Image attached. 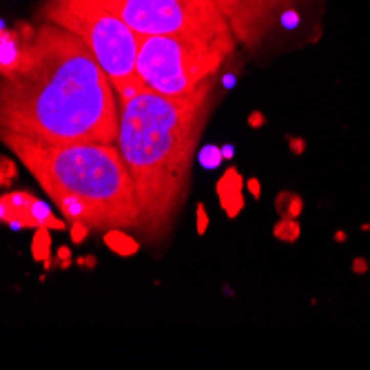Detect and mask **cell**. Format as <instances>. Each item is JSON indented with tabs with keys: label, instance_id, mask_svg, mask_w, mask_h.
I'll return each instance as SVG.
<instances>
[{
	"label": "cell",
	"instance_id": "6",
	"mask_svg": "<svg viewBox=\"0 0 370 370\" xmlns=\"http://www.w3.org/2000/svg\"><path fill=\"white\" fill-rule=\"evenodd\" d=\"M138 36L233 31L215 0H104Z\"/></svg>",
	"mask_w": 370,
	"mask_h": 370
},
{
	"label": "cell",
	"instance_id": "1",
	"mask_svg": "<svg viewBox=\"0 0 370 370\" xmlns=\"http://www.w3.org/2000/svg\"><path fill=\"white\" fill-rule=\"evenodd\" d=\"M111 80L71 31L51 23L0 27V140L116 142Z\"/></svg>",
	"mask_w": 370,
	"mask_h": 370
},
{
	"label": "cell",
	"instance_id": "8",
	"mask_svg": "<svg viewBox=\"0 0 370 370\" xmlns=\"http://www.w3.org/2000/svg\"><path fill=\"white\" fill-rule=\"evenodd\" d=\"M355 268H357V271H366V264H364V262H357V264H355Z\"/></svg>",
	"mask_w": 370,
	"mask_h": 370
},
{
	"label": "cell",
	"instance_id": "2",
	"mask_svg": "<svg viewBox=\"0 0 370 370\" xmlns=\"http://www.w3.org/2000/svg\"><path fill=\"white\" fill-rule=\"evenodd\" d=\"M213 82L188 96H160L142 89L120 104L118 151L122 156L138 202V233L162 240L184 204Z\"/></svg>",
	"mask_w": 370,
	"mask_h": 370
},
{
	"label": "cell",
	"instance_id": "7",
	"mask_svg": "<svg viewBox=\"0 0 370 370\" xmlns=\"http://www.w3.org/2000/svg\"><path fill=\"white\" fill-rule=\"evenodd\" d=\"M237 42L257 45L284 9L295 0H215Z\"/></svg>",
	"mask_w": 370,
	"mask_h": 370
},
{
	"label": "cell",
	"instance_id": "3",
	"mask_svg": "<svg viewBox=\"0 0 370 370\" xmlns=\"http://www.w3.org/2000/svg\"><path fill=\"white\" fill-rule=\"evenodd\" d=\"M73 224L93 231H138V202L116 142L0 140Z\"/></svg>",
	"mask_w": 370,
	"mask_h": 370
},
{
	"label": "cell",
	"instance_id": "4",
	"mask_svg": "<svg viewBox=\"0 0 370 370\" xmlns=\"http://www.w3.org/2000/svg\"><path fill=\"white\" fill-rule=\"evenodd\" d=\"M235 42L233 31L138 36V78L144 89L160 96H188L213 82Z\"/></svg>",
	"mask_w": 370,
	"mask_h": 370
},
{
	"label": "cell",
	"instance_id": "5",
	"mask_svg": "<svg viewBox=\"0 0 370 370\" xmlns=\"http://www.w3.org/2000/svg\"><path fill=\"white\" fill-rule=\"evenodd\" d=\"M38 16L82 40L111 80L118 104L144 89L136 71L138 33L104 0H45Z\"/></svg>",
	"mask_w": 370,
	"mask_h": 370
}]
</instances>
